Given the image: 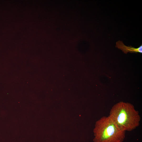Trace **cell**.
Returning <instances> with one entry per match:
<instances>
[{
	"instance_id": "3",
	"label": "cell",
	"mask_w": 142,
	"mask_h": 142,
	"mask_svg": "<svg viewBox=\"0 0 142 142\" xmlns=\"http://www.w3.org/2000/svg\"><path fill=\"white\" fill-rule=\"evenodd\" d=\"M116 47L126 54L128 52L142 53V45L138 48H135L131 46H127L124 44L122 41L119 40L116 43Z\"/></svg>"
},
{
	"instance_id": "2",
	"label": "cell",
	"mask_w": 142,
	"mask_h": 142,
	"mask_svg": "<svg viewBox=\"0 0 142 142\" xmlns=\"http://www.w3.org/2000/svg\"><path fill=\"white\" fill-rule=\"evenodd\" d=\"M125 132L109 116H103L96 123L95 141V142H122L125 137Z\"/></svg>"
},
{
	"instance_id": "1",
	"label": "cell",
	"mask_w": 142,
	"mask_h": 142,
	"mask_svg": "<svg viewBox=\"0 0 142 142\" xmlns=\"http://www.w3.org/2000/svg\"><path fill=\"white\" fill-rule=\"evenodd\" d=\"M121 129L131 131L140 125L141 117L134 105L129 103L120 102L113 106L109 116Z\"/></svg>"
}]
</instances>
